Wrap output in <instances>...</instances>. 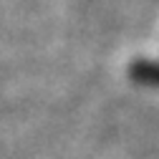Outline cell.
Wrapping results in <instances>:
<instances>
[{
  "label": "cell",
  "mask_w": 159,
  "mask_h": 159,
  "mask_svg": "<svg viewBox=\"0 0 159 159\" xmlns=\"http://www.w3.org/2000/svg\"><path fill=\"white\" fill-rule=\"evenodd\" d=\"M131 76L139 78V81H144V84H159V63H149V61L134 63Z\"/></svg>",
  "instance_id": "obj_1"
}]
</instances>
